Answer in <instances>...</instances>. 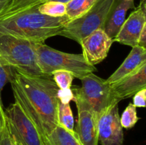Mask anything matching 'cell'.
<instances>
[{
    "instance_id": "obj_15",
    "label": "cell",
    "mask_w": 146,
    "mask_h": 145,
    "mask_svg": "<svg viewBox=\"0 0 146 145\" xmlns=\"http://www.w3.org/2000/svg\"><path fill=\"white\" fill-rule=\"evenodd\" d=\"M49 141L52 145H82L75 130H68L59 125L50 134Z\"/></svg>"
},
{
    "instance_id": "obj_1",
    "label": "cell",
    "mask_w": 146,
    "mask_h": 145,
    "mask_svg": "<svg viewBox=\"0 0 146 145\" xmlns=\"http://www.w3.org/2000/svg\"><path fill=\"white\" fill-rule=\"evenodd\" d=\"M13 95L24 113L39 131L47 145L49 136L58 125L59 88L49 75L34 76L15 70L10 81Z\"/></svg>"
},
{
    "instance_id": "obj_28",
    "label": "cell",
    "mask_w": 146,
    "mask_h": 145,
    "mask_svg": "<svg viewBox=\"0 0 146 145\" xmlns=\"http://www.w3.org/2000/svg\"><path fill=\"white\" fill-rule=\"evenodd\" d=\"M138 8L141 9L142 10L144 13H145V0H141Z\"/></svg>"
},
{
    "instance_id": "obj_6",
    "label": "cell",
    "mask_w": 146,
    "mask_h": 145,
    "mask_svg": "<svg viewBox=\"0 0 146 145\" xmlns=\"http://www.w3.org/2000/svg\"><path fill=\"white\" fill-rule=\"evenodd\" d=\"M113 1L97 0L86 14L67 23L58 35L80 44L81 40L96 30L103 28L107 14Z\"/></svg>"
},
{
    "instance_id": "obj_21",
    "label": "cell",
    "mask_w": 146,
    "mask_h": 145,
    "mask_svg": "<svg viewBox=\"0 0 146 145\" xmlns=\"http://www.w3.org/2000/svg\"><path fill=\"white\" fill-rule=\"evenodd\" d=\"M51 75L53 76V80L61 90L71 89L73 80L75 78L70 72L62 70L54 71Z\"/></svg>"
},
{
    "instance_id": "obj_19",
    "label": "cell",
    "mask_w": 146,
    "mask_h": 145,
    "mask_svg": "<svg viewBox=\"0 0 146 145\" xmlns=\"http://www.w3.org/2000/svg\"><path fill=\"white\" fill-rule=\"evenodd\" d=\"M38 10L41 14L51 17H61L66 15V4L58 1H48L40 4Z\"/></svg>"
},
{
    "instance_id": "obj_2",
    "label": "cell",
    "mask_w": 146,
    "mask_h": 145,
    "mask_svg": "<svg viewBox=\"0 0 146 145\" xmlns=\"http://www.w3.org/2000/svg\"><path fill=\"white\" fill-rule=\"evenodd\" d=\"M40 5V4H39ZM36 5L11 15L0 17V36L11 35L38 43L58 36L69 22L66 16L51 17L38 11Z\"/></svg>"
},
{
    "instance_id": "obj_23",
    "label": "cell",
    "mask_w": 146,
    "mask_h": 145,
    "mask_svg": "<svg viewBox=\"0 0 146 145\" xmlns=\"http://www.w3.org/2000/svg\"><path fill=\"white\" fill-rule=\"evenodd\" d=\"M146 88L138 91L133 96L132 103L136 107H145L146 105Z\"/></svg>"
},
{
    "instance_id": "obj_26",
    "label": "cell",
    "mask_w": 146,
    "mask_h": 145,
    "mask_svg": "<svg viewBox=\"0 0 146 145\" xmlns=\"http://www.w3.org/2000/svg\"><path fill=\"white\" fill-rule=\"evenodd\" d=\"M146 45V25L143 28L142 31L141 33V35L139 36V39H138V45L143 47V48H145Z\"/></svg>"
},
{
    "instance_id": "obj_8",
    "label": "cell",
    "mask_w": 146,
    "mask_h": 145,
    "mask_svg": "<svg viewBox=\"0 0 146 145\" xmlns=\"http://www.w3.org/2000/svg\"><path fill=\"white\" fill-rule=\"evenodd\" d=\"M78 110L76 133L82 145H98V119L89 105L80 98H73Z\"/></svg>"
},
{
    "instance_id": "obj_14",
    "label": "cell",
    "mask_w": 146,
    "mask_h": 145,
    "mask_svg": "<svg viewBox=\"0 0 146 145\" xmlns=\"http://www.w3.org/2000/svg\"><path fill=\"white\" fill-rule=\"evenodd\" d=\"M145 63H146V48L139 45L133 47L123 63L106 80L110 85L116 83L136 72Z\"/></svg>"
},
{
    "instance_id": "obj_22",
    "label": "cell",
    "mask_w": 146,
    "mask_h": 145,
    "mask_svg": "<svg viewBox=\"0 0 146 145\" xmlns=\"http://www.w3.org/2000/svg\"><path fill=\"white\" fill-rule=\"evenodd\" d=\"M15 69L6 63L0 58V95L7 82H10L14 77Z\"/></svg>"
},
{
    "instance_id": "obj_25",
    "label": "cell",
    "mask_w": 146,
    "mask_h": 145,
    "mask_svg": "<svg viewBox=\"0 0 146 145\" xmlns=\"http://www.w3.org/2000/svg\"><path fill=\"white\" fill-rule=\"evenodd\" d=\"M6 125H7V122H6L5 113H4V108H3L2 102H1V95H0V136H1V133H2Z\"/></svg>"
},
{
    "instance_id": "obj_9",
    "label": "cell",
    "mask_w": 146,
    "mask_h": 145,
    "mask_svg": "<svg viewBox=\"0 0 146 145\" xmlns=\"http://www.w3.org/2000/svg\"><path fill=\"white\" fill-rule=\"evenodd\" d=\"M98 138L101 145H123V131L118 104L111 107L98 118Z\"/></svg>"
},
{
    "instance_id": "obj_5",
    "label": "cell",
    "mask_w": 146,
    "mask_h": 145,
    "mask_svg": "<svg viewBox=\"0 0 146 145\" xmlns=\"http://www.w3.org/2000/svg\"><path fill=\"white\" fill-rule=\"evenodd\" d=\"M81 86L75 90L74 97L85 101L97 119L113 105L119 103L112 86L94 72L81 80Z\"/></svg>"
},
{
    "instance_id": "obj_12",
    "label": "cell",
    "mask_w": 146,
    "mask_h": 145,
    "mask_svg": "<svg viewBox=\"0 0 146 145\" xmlns=\"http://www.w3.org/2000/svg\"><path fill=\"white\" fill-rule=\"evenodd\" d=\"M134 0H114L107 14L103 30L113 41L125 20L126 13L134 9Z\"/></svg>"
},
{
    "instance_id": "obj_10",
    "label": "cell",
    "mask_w": 146,
    "mask_h": 145,
    "mask_svg": "<svg viewBox=\"0 0 146 145\" xmlns=\"http://www.w3.org/2000/svg\"><path fill=\"white\" fill-rule=\"evenodd\" d=\"M113 43L103 30H96L80 42L82 48V54L90 65L95 66L102 62L108 55L109 50Z\"/></svg>"
},
{
    "instance_id": "obj_11",
    "label": "cell",
    "mask_w": 146,
    "mask_h": 145,
    "mask_svg": "<svg viewBox=\"0 0 146 145\" xmlns=\"http://www.w3.org/2000/svg\"><path fill=\"white\" fill-rule=\"evenodd\" d=\"M145 25L146 14L138 7L125 20L113 42L116 41L132 48L136 46L143 28Z\"/></svg>"
},
{
    "instance_id": "obj_4",
    "label": "cell",
    "mask_w": 146,
    "mask_h": 145,
    "mask_svg": "<svg viewBox=\"0 0 146 145\" xmlns=\"http://www.w3.org/2000/svg\"><path fill=\"white\" fill-rule=\"evenodd\" d=\"M36 43L11 35L0 36V58L16 71L34 76L44 75L38 65Z\"/></svg>"
},
{
    "instance_id": "obj_24",
    "label": "cell",
    "mask_w": 146,
    "mask_h": 145,
    "mask_svg": "<svg viewBox=\"0 0 146 145\" xmlns=\"http://www.w3.org/2000/svg\"><path fill=\"white\" fill-rule=\"evenodd\" d=\"M0 145H15V141L10 134L7 125L0 136Z\"/></svg>"
},
{
    "instance_id": "obj_7",
    "label": "cell",
    "mask_w": 146,
    "mask_h": 145,
    "mask_svg": "<svg viewBox=\"0 0 146 145\" xmlns=\"http://www.w3.org/2000/svg\"><path fill=\"white\" fill-rule=\"evenodd\" d=\"M7 127L17 144L20 145H47L35 125L17 102L4 110Z\"/></svg>"
},
{
    "instance_id": "obj_3",
    "label": "cell",
    "mask_w": 146,
    "mask_h": 145,
    "mask_svg": "<svg viewBox=\"0 0 146 145\" xmlns=\"http://www.w3.org/2000/svg\"><path fill=\"white\" fill-rule=\"evenodd\" d=\"M38 65L43 75L51 76L56 71H66L76 78L81 80L96 71L95 66L90 65L82 53L74 54L54 49L44 43L36 44Z\"/></svg>"
},
{
    "instance_id": "obj_13",
    "label": "cell",
    "mask_w": 146,
    "mask_h": 145,
    "mask_svg": "<svg viewBox=\"0 0 146 145\" xmlns=\"http://www.w3.org/2000/svg\"><path fill=\"white\" fill-rule=\"evenodd\" d=\"M111 85L120 101L133 97L138 91L146 88V63L134 73Z\"/></svg>"
},
{
    "instance_id": "obj_18",
    "label": "cell",
    "mask_w": 146,
    "mask_h": 145,
    "mask_svg": "<svg viewBox=\"0 0 146 145\" xmlns=\"http://www.w3.org/2000/svg\"><path fill=\"white\" fill-rule=\"evenodd\" d=\"M44 1L45 0H11L6 9L0 14V17L11 15L34 6L43 4Z\"/></svg>"
},
{
    "instance_id": "obj_27",
    "label": "cell",
    "mask_w": 146,
    "mask_h": 145,
    "mask_svg": "<svg viewBox=\"0 0 146 145\" xmlns=\"http://www.w3.org/2000/svg\"><path fill=\"white\" fill-rule=\"evenodd\" d=\"M11 0H0V14L6 9Z\"/></svg>"
},
{
    "instance_id": "obj_31",
    "label": "cell",
    "mask_w": 146,
    "mask_h": 145,
    "mask_svg": "<svg viewBox=\"0 0 146 145\" xmlns=\"http://www.w3.org/2000/svg\"><path fill=\"white\" fill-rule=\"evenodd\" d=\"M125 1H130V0H125Z\"/></svg>"
},
{
    "instance_id": "obj_17",
    "label": "cell",
    "mask_w": 146,
    "mask_h": 145,
    "mask_svg": "<svg viewBox=\"0 0 146 145\" xmlns=\"http://www.w3.org/2000/svg\"><path fill=\"white\" fill-rule=\"evenodd\" d=\"M58 124L68 130H74V118L69 103L58 101L57 109Z\"/></svg>"
},
{
    "instance_id": "obj_30",
    "label": "cell",
    "mask_w": 146,
    "mask_h": 145,
    "mask_svg": "<svg viewBox=\"0 0 146 145\" xmlns=\"http://www.w3.org/2000/svg\"><path fill=\"white\" fill-rule=\"evenodd\" d=\"M15 145H20V144H17V142H15Z\"/></svg>"
},
{
    "instance_id": "obj_20",
    "label": "cell",
    "mask_w": 146,
    "mask_h": 145,
    "mask_svg": "<svg viewBox=\"0 0 146 145\" xmlns=\"http://www.w3.org/2000/svg\"><path fill=\"white\" fill-rule=\"evenodd\" d=\"M138 120L139 117L137 115L136 107L133 103H129L123 112L121 117H120V121L123 128L131 129L135 126Z\"/></svg>"
},
{
    "instance_id": "obj_16",
    "label": "cell",
    "mask_w": 146,
    "mask_h": 145,
    "mask_svg": "<svg viewBox=\"0 0 146 145\" xmlns=\"http://www.w3.org/2000/svg\"><path fill=\"white\" fill-rule=\"evenodd\" d=\"M97 0H71L66 4V16L69 21L80 18L86 14Z\"/></svg>"
},
{
    "instance_id": "obj_29",
    "label": "cell",
    "mask_w": 146,
    "mask_h": 145,
    "mask_svg": "<svg viewBox=\"0 0 146 145\" xmlns=\"http://www.w3.org/2000/svg\"><path fill=\"white\" fill-rule=\"evenodd\" d=\"M58 1V2H61L64 3V4H66L68 1H71V0H45V1ZM44 1V2H45Z\"/></svg>"
}]
</instances>
